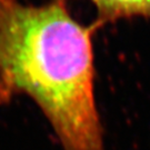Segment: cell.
Returning <instances> with one entry per match:
<instances>
[{"label":"cell","instance_id":"cell-2","mask_svg":"<svg viewBox=\"0 0 150 150\" xmlns=\"http://www.w3.org/2000/svg\"><path fill=\"white\" fill-rule=\"evenodd\" d=\"M103 21L122 18H150V0H89Z\"/></svg>","mask_w":150,"mask_h":150},{"label":"cell","instance_id":"cell-1","mask_svg":"<svg viewBox=\"0 0 150 150\" xmlns=\"http://www.w3.org/2000/svg\"><path fill=\"white\" fill-rule=\"evenodd\" d=\"M12 93L37 103L64 150H105L90 30L64 0L0 6V99Z\"/></svg>","mask_w":150,"mask_h":150},{"label":"cell","instance_id":"cell-3","mask_svg":"<svg viewBox=\"0 0 150 150\" xmlns=\"http://www.w3.org/2000/svg\"><path fill=\"white\" fill-rule=\"evenodd\" d=\"M16 1H19V0H0V6L6 5V4H10V2H16Z\"/></svg>","mask_w":150,"mask_h":150}]
</instances>
